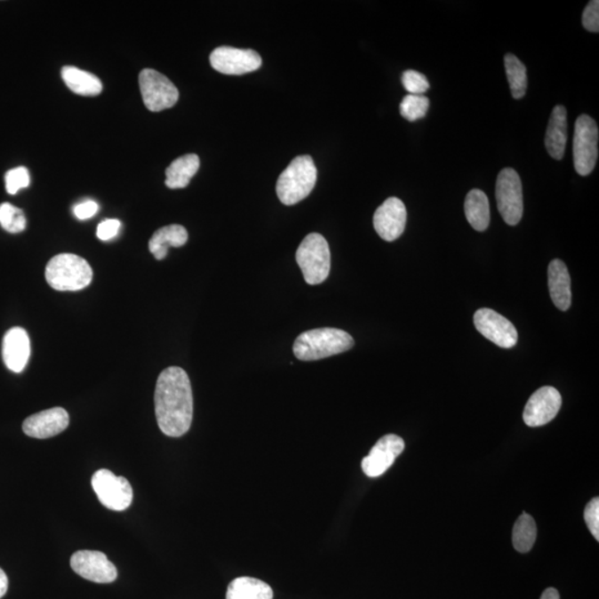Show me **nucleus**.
Returning a JSON list of instances; mask_svg holds the SVG:
<instances>
[{
    "mask_svg": "<svg viewBox=\"0 0 599 599\" xmlns=\"http://www.w3.org/2000/svg\"><path fill=\"white\" fill-rule=\"evenodd\" d=\"M155 411L161 432L180 437L190 430L194 396L185 370L172 366L160 373L155 391Z\"/></svg>",
    "mask_w": 599,
    "mask_h": 599,
    "instance_id": "nucleus-1",
    "label": "nucleus"
},
{
    "mask_svg": "<svg viewBox=\"0 0 599 599\" xmlns=\"http://www.w3.org/2000/svg\"><path fill=\"white\" fill-rule=\"evenodd\" d=\"M353 346L355 339L346 331L321 328L300 334L293 344V352L300 361H316L347 352Z\"/></svg>",
    "mask_w": 599,
    "mask_h": 599,
    "instance_id": "nucleus-2",
    "label": "nucleus"
},
{
    "mask_svg": "<svg viewBox=\"0 0 599 599\" xmlns=\"http://www.w3.org/2000/svg\"><path fill=\"white\" fill-rule=\"evenodd\" d=\"M317 170L310 156L294 158L280 174L276 182V195L285 205L299 204L315 189Z\"/></svg>",
    "mask_w": 599,
    "mask_h": 599,
    "instance_id": "nucleus-3",
    "label": "nucleus"
},
{
    "mask_svg": "<svg viewBox=\"0 0 599 599\" xmlns=\"http://www.w3.org/2000/svg\"><path fill=\"white\" fill-rule=\"evenodd\" d=\"M91 265L73 253L53 257L46 267L47 284L57 292H79L92 284Z\"/></svg>",
    "mask_w": 599,
    "mask_h": 599,
    "instance_id": "nucleus-4",
    "label": "nucleus"
},
{
    "mask_svg": "<svg viewBox=\"0 0 599 599\" xmlns=\"http://www.w3.org/2000/svg\"><path fill=\"white\" fill-rule=\"evenodd\" d=\"M297 262L307 284L324 283L330 275L331 253L328 241L319 234H310L297 250Z\"/></svg>",
    "mask_w": 599,
    "mask_h": 599,
    "instance_id": "nucleus-5",
    "label": "nucleus"
},
{
    "mask_svg": "<svg viewBox=\"0 0 599 599\" xmlns=\"http://www.w3.org/2000/svg\"><path fill=\"white\" fill-rule=\"evenodd\" d=\"M598 126L588 115L579 116L575 123L573 141L574 167L579 176L587 177L595 169L598 159Z\"/></svg>",
    "mask_w": 599,
    "mask_h": 599,
    "instance_id": "nucleus-6",
    "label": "nucleus"
},
{
    "mask_svg": "<svg viewBox=\"0 0 599 599\" xmlns=\"http://www.w3.org/2000/svg\"><path fill=\"white\" fill-rule=\"evenodd\" d=\"M496 201L503 220L509 226L521 221L524 203L520 176L512 168H505L496 180Z\"/></svg>",
    "mask_w": 599,
    "mask_h": 599,
    "instance_id": "nucleus-7",
    "label": "nucleus"
},
{
    "mask_svg": "<svg viewBox=\"0 0 599 599\" xmlns=\"http://www.w3.org/2000/svg\"><path fill=\"white\" fill-rule=\"evenodd\" d=\"M92 485L100 503L111 511H124L132 503L131 483L127 478L116 476L109 469L102 468L93 474Z\"/></svg>",
    "mask_w": 599,
    "mask_h": 599,
    "instance_id": "nucleus-8",
    "label": "nucleus"
},
{
    "mask_svg": "<svg viewBox=\"0 0 599 599\" xmlns=\"http://www.w3.org/2000/svg\"><path fill=\"white\" fill-rule=\"evenodd\" d=\"M140 86L144 104L152 113L172 108L177 104L179 92L163 74L154 69L142 70Z\"/></svg>",
    "mask_w": 599,
    "mask_h": 599,
    "instance_id": "nucleus-9",
    "label": "nucleus"
},
{
    "mask_svg": "<svg viewBox=\"0 0 599 599\" xmlns=\"http://www.w3.org/2000/svg\"><path fill=\"white\" fill-rule=\"evenodd\" d=\"M210 64L223 75L241 76L260 68L262 58L252 49L222 46L212 52Z\"/></svg>",
    "mask_w": 599,
    "mask_h": 599,
    "instance_id": "nucleus-10",
    "label": "nucleus"
},
{
    "mask_svg": "<svg viewBox=\"0 0 599 599\" xmlns=\"http://www.w3.org/2000/svg\"><path fill=\"white\" fill-rule=\"evenodd\" d=\"M71 569L83 579L98 584H109L117 579L116 566L106 554L97 551H78L71 556Z\"/></svg>",
    "mask_w": 599,
    "mask_h": 599,
    "instance_id": "nucleus-11",
    "label": "nucleus"
},
{
    "mask_svg": "<svg viewBox=\"0 0 599 599\" xmlns=\"http://www.w3.org/2000/svg\"><path fill=\"white\" fill-rule=\"evenodd\" d=\"M474 324L483 337L499 347L511 348L517 343L515 326L507 317L491 308H480L474 315Z\"/></svg>",
    "mask_w": 599,
    "mask_h": 599,
    "instance_id": "nucleus-12",
    "label": "nucleus"
},
{
    "mask_svg": "<svg viewBox=\"0 0 599 599\" xmlns=\"http://www.w3.org/2000/svg\"><path fill=\"white\" fill-rule=\"evenodd\" d=\"M561 406L562 396L555 387H540L527 402L523 419L531 427L545 426L555 419Z\"/></svg>",
    "mask_w": 599,
    "mask_h": 599,
    "instance_id": "nucleus-13",
    "label": "nucleus"
},
{
    "mask_svg": "<svg viewBox=\"0 0 599 599\" xmlns=\"http://www.w3.org/2000/svg\"><path fill=\"white\" fill-rule=\"evenodd\" d=\"M405 448L402 437L387 435L379 439L370 451V454L362 460V469L369 477L381 476L395 463Z\"/></svg>",
    "mask_w": 599,
    "mask_h": 599,
    "instance_id": "nucleus-14",
    "label": "nucleus"
},
{
    "mask_svg": "<svg viewBox=\"0 0 599 599\" xmlns=\"http://www.w3.org/2000/svg\"><path fill=\"white\" fill-rule=\"evenodd\" d=\"M406 208L400 199L388 198L374 213L373 225L375 231L383 240L392 243L399 239L405 230Z\"/></svg>",
    "mask_w": 599,
    "mask_h": 599,
    "instance_id": "nucleus-15",
    "label": "nucleus"
},
{
    "mask_svg": "<svg viewBox=\"0 0 599 599\" xmlns=\"http://www.w3.org/2000/svg\"><path fill=\"white\" fill-rule=\"evenodd\" d=\"M69 426V415L62 408H53L36 413L25 419L22 430L34 439H49L64 432Z\"/></svg>",
    "mask_w": 599,
    "mask_h": 599,
    "instance_id": "nucleus-16",
    "label": "nucleus"
},
{
    "mask_svg": "<svg viewBox=\"0 0 599 599\" xmlns=\"http://www.w3.org/2000/svg\"><path fill=\"white\" fill-rule=\"evenodd\" d=\"M30 339L22 328H12L4 334L3 341V359L12 372L20 373L28 363Z\"/></svg>",
    "mask_w": 599,
    "mask_h": 599,
    "instance_id": "nucleus-17",
    "label": "nucleus"
},
{
    "mask_svg": "<svg viewBox=\"0 0 599 599\" xmlns=\"http://www.w3.org/2000/svg\"><path fill=\"white\" fill-rule=\"evenodd\" d=\"M548 288L553 303L562 311L571 306V276L564 262L553 260L548 266Z\"/></svg>",
    "mask_w": 599,
    "mask_h": 599,
    "instance_id": "nucleus-18",
    "label": "nucleus"
},
{
    "mask_svg": "<svg viewBox=\"0 0 599 599\" xmlns=\"http://www.w3.org/2000/svg\"><path fill=\"white\" fill-rule=\"evenodd\" d=\"M567 142V110L564 106H556L549 118L545 147L553 159L562 160Z\"/></svg>",
    "mask_w": 599,
    "mask_h": 599,
    "instance_id": "nucleus-19",
    "label": "nucleus"
},
{
    "mask_svg": "<svg viewBox=\"0 0 599 599\" xmlns=\"http://www.w3.org/2000/svg\"><path fill=\"white\" fill-rule=\"evenodd\" d=\"M188 241V231L180 225L160 228L149 241V250L156 260H164L170 247L180 248Z\"/></svg>",
    "mask_w": 599,
    "mask_h": 599,
    "instance_id": "nucleus-20",
    "label": "nucleus"
},
{
    "mask_svg": "<svg viewBox=\"0 0 599 599\" xmlns=\"http://www.w3.org/2000/svg\"><path fill=\"white\" fill-rule=\"evenodd\" d=\"M200 168L199 156L194 154L180 156L165 170V186L170 189H183Z\"/></svg>",
    "mask_w": 599,
    "mask_h": 599,
    "instance_id": "nucleus-21",
    "label": "nucleus"
},
{
    "mask_svg": "<svg viewBox=\"0 0 599 599\" xmlns=\"http://www.w3.org/2000/svg\"><path fill=\"white\" fill-rule=\"evenodd\" d=\"M61 77L71 92L80 96H98L102 92V83L97 76L77 68L66 66L61 70Z\"/></svg>",
    "mask_w": 599,
    "mask_h": 599,
    "instance_id": "nucleus-22",
    "label": "nucleus"
},
{
    "mask_svg": "<svg viewBox=\"0 0 599 599\" xmlns=\"http://www.w3.org/2000/svg\"><path fill=\"white\" fill-rule=\"evenodd\" d=\"M465 216L469 225L476 231H485L489 228L491 214L490 203L482 190L473 189L468 192L464 204Z\"/></svg>",
    "mask_w": 599,
    "mask_h": 599,
    "instance_id": "nucleus-23",
    "label": "nucleus"
},
{
    "mask_svg": "<svg viewBox=\"0 0 599 599\" xmlns=\"http://www.w3.org/2000/svg\"><path fill=\"white\" fill-rule=\"evenodd\" d=\"M227 599H274V591L260 579L238 578L228 587Z\"/></svg>",
    "mask_w": 599,
    "mask_h": 599,
    "instance_id": "nucleus-24",
    "label": "nucleus"
},
{
    "mask_svg": "<svg viewBox=\"0 0 599 599\" xmlns=\"http://www.w3.org/2000/svg\"><path fill=\"white\" fill-rule=\"evenodd\" d=\"M504 64L512 96L514 100H522L525 97L527 89L526 67L513 53L505 55Z\"/></svg>",
    "mask_w": 599,
    "mask_h": 599,
    "instance_id": "nucleus-25",
    "label": "nucleus"
},
{
    "mask_svg": "<svg viewBox=\"0 0 599 599\" xmlns=\"http://www.w3.org/2000/svg\"><path fill=\"white\" fill-rule=\"evenodd\" d=\"M538 529L534 518L529 514L523 513L514 525L513 547L520 553L530 552L534 547Z\"/></svg>",
    "mask_w": 599,
    "mask_h": 599,
    "instance_id": "nucleus-26",
    "label": "nucleus"
},
{
    "mask_svg": "<svg viewBox=\"0 0 599 599\" xmlns=\"http://www.w3.org/2000/svg\"><path fill=\"white\" fill-rule=\"evenodd\" d=\"M430 107V100L423 95H408L403 98L400 105V113L402 117L409 122H417V120L426 117Z\"/></svg>",
    "mask_w": 599,
    "mask_h": 599,
    "instance_id": "nucleus-27",
    "label": "nucleus"
},
{
    "mask_svg": "<svg viewBox=\"0 0 599 599\" xmlns=\"http://www.w3.org/2000/svg\"><path fill=\"white\" fill-rule=\"evenodd\" d=\"M0 226L9 234H20L26 228L24 212L11 204H0Z\"/></svg>",
    "mask_w": 599,
    "mask_h": 599,
    "instance_id": "nucleus-28",
    "label": "nucleus"
},
{
    "mask_svg": "<svg viewBox=\"0 0 599 599\" xmlns=\"http://www.w3.org/2000/svg\"><path fill=\"white\" fill-rule=\"evenodd\" d=\"M402 84L409 95H423L430 89V83L426 76L415 70L404 71L402 75Z\"/></svg>",
    "mask_w": 599,
    "mask_h": 599,
    "instance_id": "nucleus-29",
    "label": "nucleus"
},
{
    "mask_svg": "<svg viewBox=\"0 0 599 599\" xmlns=\"http://www.w3.org/2000/svg\"><path fill=\"white\" fill-rule=\"evenodd\" d=\"M4 182H6L8 194L16 195L18 191L30 185L29 172L25 167L9 170L4 176Z\"/></svg>",
    "mask_w": 599,
    "mask_h": 599,
    "instance_id": "nucleus-30",
    "label": "nucleus"
},
{
    "mask_svg": "<svg viewBox=\"0 0 599 599\" xmlns=\"http://www.w3.org/2000/svg\"><path fill=\"white\" fill-rule=\"evenodd\" d=\"M585 522L591 531L592 535L596 540L599 539V499L595 498L591 500L585 507L584 511Z\"/></svg>",
    "mask_w": 599,
    "mask_h": 599,
    "instance_id": "nucleus-31",
    "label": "nucleus"
},
{
    "mask_svg": "<svg viewBox=\"0 0 599 599\" xmlns=\"http://www.w3.org/2000/svg\"><path fill=\"white\" fill-rule=\"evenodd\" d=\"M584 28L591 31V33H598L599 31V2L598 0H592L587 6L585 7L582 17Z\"/></svg>",
    "mask_w": 599,
    "mask_h": 599,
    "instance_id": "nucleus-32",
    "label": "nucleus"
},
{
    "mask_svg": "<svg viewBox=\"0 0 599 599\" xmlns=\"http://www.w3.org/2000/svg\"><path fill=\"white\" fill-rule=\"evenodd\" d=\"M122 222L117 219L102 221L97 228V236L102 241H109L118 235Z\"/></svg>",
    "mask_w": 599,
    "mask_h": 599,
    "instance_id": "nucleus-33",
    "label": "nucleus"
},
{
    "mask_svg": "<svg viewBox=\"0 0 599 599\" xmlns=\"http://www.w3.org/2000/svg\"><path fill=\"white\" fill-rule=\"evenodd\" d=\"M98 212V204L95 201L88 200L84 203L76 205L74 208L75 216L79 219V220H87L95 216Z\"/></svg>",
    "mask_w": 599,
    "mask_h": 599,
    "instance_id": "nucleus-34",
    "label": "nucleus"
},
{
    "mask_svg": "<svg viewBox=\"0 0 599 599\" xmlns=\"http://www.w3.org/2000/svg\"><path fill=\"white\" fill-rule=\"evenodd\" d=\"M8 591V578L4 571L0 569V598L6 595Z\"/></svg>",
    "mask_w": 599,
    "mask_h": 599,
    "instance_id": "nucleus-35",
    "label": "nucleus"
},
{
    "mask_svg": "<svg viewBox=\"0 0 599 599\" xmlns=\"http://www.w3.org/2000/svg\"><path fill=\"white\" fill-rule=\"evenodd\" d=\"M540 599H560V594H558L557 589L555 588H547V591L542 594Z\"/></svg>",
    "mask_w": 599,
    "mask_h": 599,
    "instance_id": "nucleus-36",
    "label": "nucleus"
}]
</instances>
